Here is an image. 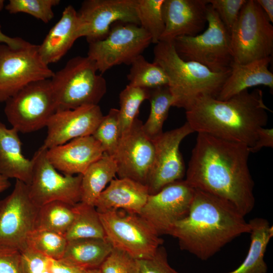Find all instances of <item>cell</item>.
<instances>
[{
    "instance_id": "45",
    "label": "cell",
    "mask_w": 273,
    "mask_h": 273,
    "mask_svg": "<svg viewBox=\"0 0 273 273\" xmlns=\"http://www.w3.org/2000/svg\"><path fill=\"white\" fill-rule=\"evenodd\" d=\"M271 23L273 22V1L256 0Z\"/></svg>"
},
{
    "instance_id": "13",
    "label": "cell",
    "mask_w": 273,
    "mask_h": 273,
    "mask_svg": "<svg viewBox=\"0 0 273 273\" xmlns=\"http://www.w3.org/2000/svg\"><path fill=\"white\" fill-rule=\"evenodd\" d=\"M47 149L41 146L34 153L29 194L38 207L53 201L74 205L81 201L82 174H61L47 156Z\"/></svg>"
},
{
    "instance_id": "32",
    "label": "cell",
    "mask_w": 273,
    "mask_h": 273,
    "mask_svg": "<svg viewBox=\"0 0 273 273\" xmlns=\"http://www.w3.org/2000/svg\"><path fill=\"white\" fill-rule=\"evenodd\" d=\"M164 0H136L135 7L140 26L151 36L152 43L160 41L165 29L162 13Z\"/></svg>"
},
{
    "instance_id": "3",
    "label": "cell",
    "mask_w": 273,
    "mask_h": 273,
    "mask_svg": "<svg viewBox=\"0 0 273 273\" xmlns=\"http://www.w3.org/2000/svg\"><path fill=\"white\" fill-rule=\"evenodd\" d=\"M268 111L263 92L258 88L242 91L226 100L204 96L186 111L187 122L194 132L205 133L249 147L257 132L266 125Z\"/></svg>"
},
{
    "instance_id": "48",
    "label": "cell",
    "mask_w": 273,
    "mask_h": 273,
    "mask_svg": "<svg viewBox=\"0 0 273 273\" xmlns=\"http://www.w3.org/2000/svg\"><path fill=\"white\" fill-rule=\"evenodd\" d=\"M4 4H5V1L0 0V11H1L3 9V8L5 7Z\"/></svg>"
},
{
    "instance_id": "41",
    "label": "cell",
    "mask_w": 273,
    "mask_h": 273,
    "mask_svg": "<svg viewBox=\"0 0 273 273\" xmlns=\"http://www.w3.org/2000/svg\"><path fill=\"white\" fill-rule=\"evenodd\" d=\"M0 273H24L21 252L0 249Z\"/></svg>"
},
{
    "instance_id": "17",
    "label": "cell",
    "mask_w": 273,
    "mask_h": 273,
    "mask_svg": "<svg viewBox=\"0 0 273 273\" xmlns=\"http://www.w3.org/2000/svg\"><path fill=\"white\" fill-rule=\"evenodd\" d=\"M142 122L135 119L130 128L121 135L112 156L119 178H128L146 185L154 155L152 140L144 132Z\"/></svg>"
},
{
    "instance_id": "19",
    "label": "cell",
    "mask_w": 273,
    "mask_h": 273,
    "mask_svg": "<svg viewBox=\"0 0 273 273\" xmlns=\"http://www.w3.org/2000/svg\"><path fill=\"white\" fill-rule=\"evenodd\" d=\"M208 5V0H164L165 29L160 41L172 42L179 36L199 34L207 23Z\"/></svg>"
},
{
    "instance_id": "10",
    "label": "cell",
    "mask_w": 273,
    "mask_h": 273,
    "mask_svg": "<svg viewBox=\"0 0 273 273\" xmlns=\"http://www.w3.org/2000/svg\"><path fill=\"white\" fill-rule=\"evenodd\" d=\"M151 43V36L140 25L117 22L105 38L88 43L87 56L102 74L116 65H131Z\"/></svg>"
},
{
    "instance_id": "28",
    "label": "cell",
    "mask_w": 273,
    "mask_h": 273,
    "mask_svg": "<svg viewBox=\"0 0 273 273\" xmlns=\"http://www.w3.org/2000/svg\"><path fill=\"white\" fill-rule=\"evenodd\" d=\"M75 215L74 205L61 201H53L39 208L34 229L65 236Z\"/></svg>"
},
{
    "instance_id": "21",
    "label": "cell",
    "mask_w": 273,
    "mask_h": 273,
    "mask_svg": "<svg viewBox=\"0 0 273 273\" xmlns=\"http://www.w3.org/2000/svg\"><path fill=\"white\" fill-rule=\"evenodd\" d=\"M149 195L146 185L128 178H113L96 201L99 213L123 210L139 214Z\"/></svg>"
},
{
    "instance_id": "5",
    "label": "cell",
    "mask_w": 273,
    "mask_h": 273,
    "mask_svg": "<svg viewBox=\"0 0 273 273\" xmlns=\"http://www.w3.org/2000/svg\"><path fill=\"white\" fill-rule=\"evenodd\" d=\"M87 56L71 58L50 79L57 110L98 105L107 92L105 79Z\"/></svg>"
},
{
    "instance_id": "30",
    "label": "cell",
    "mask_w": 273,
    "mask_h": 273,
    "mask_svg": "<svg viewBox=\"0 0 273 273\" xmlns=\"http://www.w3.org/2000/svg\"><path fill=\"white\" fill-rule=\"evenodd\" d=\"M151 108L146 122L143 124L145 134L151 140L157 138L163 131V125L166 120L169 110L173 106L174 99L168 86L150 89Z\"/></svg>"
},
{
    "instance_id": "16",
    "label": "cell",
    "mask_w": 273,
    "mask_h": 273,
    "mask_svg": "<svg viewBox=\"0 0 273 273\" xmlns=\"http://www.w3.org/2000/svg\"><path fill=\"white\" fill-rule=\"evenodd\" d=\"M195 189L185 180L171 183L149 195L140 215L159 235H167L172 226L188 213Z\"/></svg>"
},
{
    "instance_id": "38",
    "label": "cell",
    "mask_w": 273,
    "mask_h": 273,
    "mask_svg": "<svg viewBox=\"0 0 273 273\" xmlns=\"http://www.w3.org/2000/svg\"><path fill=\"white\" fill-rule=\"evenodd\" d=\"M208 2L230 33L247 0H208Z\"/></svg>"
},
{
    "instance_id": "22",
    "label": "cell",
    "mask_w": 273,
    "mask_h": 273,
    "mask_svg": "<svg viewBox=\"0 0 273 273\" xmlns=\"http://www.w3.org/2000/svg\"><path fill=\"white\" fill-rule=\"evenodd\" d=\"M78 30L77 12L72 5H68L60 20L38 45V52L43 62L49 65L59 61L79 38Z\"/></svg>"
},
{
    "instance_id": "39",
    "label": "cell",
    "mask_w": 273,
    "mask_h": 273,
    "mask_svg": "<svg viewBox=\"0 0 273 273\" xmlns=\"http://www.w3.org/2000/svg\"><path fill=\"white\" fill-rule=\"evenodd\" d=\"M136 260L138 273H180L170 266L166 251L162 246L151 258Z\"/></svg>"
},
{
    "instance_id": "40",
    "label": "cell",
    "mask_w": 273,
    "mask_h": 273,
    "mask_svg": "<svg viewBox=\"0 0 273 273\" xmlns=\"http://www.w3.org/2000/svg\"><path fill=\"white\" fill-rule=\"evenodd\" d=\"M21 255L24 273H42L48 270L49 257L28 248Z\"/></svg>"
},
{
    "instance_id": "44",
    "label": "cell",
    "mask_w": 273,
    "mask_h": 273,
    "mask_svg": "<svg viewBox=\"0 0 273 273\" xmlns=\"http://www.w3.org/2000/svg\"><path fill=\"white\" fill-rule=\"evenodd\" d=\"M0 43L7 45L13 49H21L29 47L32 44L22 38L10 37L3 32L0 24Z\"/></svg>"
},
{
    "instance_id": "43",
    "label": "cell",
    "mask_w": 273,
    "mask_h": 273,
    "mask_svg": "<svg viewBox=\"0 0 273 273\" xmlns=\"http://www.w3.org/2000/svg\"><path fill=\"white\" fill-rule=\"evenodd\" d=\"M52 273H83L82 269L70 264L61 259H50L49 269Z\"/></svg>"
},
{
    "instance_id": "15",
    "label": "cell",
    "mask_w": 273,
    "mask_h": 273,
    "mask_svg": "<svg viewBox=\"0 0 273 273\" xmlns=\"http://www.w3.org/2000/svg\"><path fill=\"white\" fill-rule=\"evenodd\" d=\"M136 0H85L77 12L79 37L88 43L105 38L117 22L140 25Z\"/></svg>"
},
{
    "instance_id": "14",
    "label": "cell",
    "mask_w": 273,
    "mask_h": 273,
    "mask_svg": "<svg viewBox=\"0 0 273 273\" xmlns=\"http://www.w3.org/2000/svg\"><path fill=\"white\" fill-rule=\"evenodd\" d=\"M193 132L186 122L181 126L163 132L152 140L154 155L146 183L149 195L184 177L186 169L179 146L184 139Z\"/></svg>"
},
{
    "instance_id": "11",
    "label": "cell",
    "mask_w": 273,
    "mask_h": 273,
    "mask_svg": "<svg viewBox=\"0 0 273 273\" xmlns=\"http://www.w3.org/2000/svg\"><path fill=\"white\" fill-rule=\"evenodd\" d=\"M39 208L30 197L28 186L16 180L11 193L0 200V249L22 252L27 248Z\"/></svg>"
},
{
    "instance_id": "34",
    "label": "cell",
    "mask_w": 273,
    "mask_h": 273,
    "mask_svg": "<svg viewBox=\"0 0 273 273\" xmlns=\"http://www.w3.org/2000/svg\"><path fill=\"white\" fill-rule=\"evenodd\" d=\"M67 243L64 236L44 230H34L27 241V248L55 260L62 258Z\"/></svg>"
},
{
    "instance_id": "2",
    "label": "cell",
    "mask_w": 273,
    "mask_h": 273,
    "mask_svg": "<svg viewBox=\"0 0 273 273\" xmlns=\"http://www.w3.org/2000/svg\"><path fill=\"white\" fill-rule=\"evenodd\" d=\"M251 226L229 202L195 190L188 214L167 235L178 240L180 248L206 260L237 237L250 233Z\"/></svg>"
},
{
    "instance_id": "29",
    "label": "cell",
    "mask_w": 273,
    "mask_h": 273,
    "mask_svg": "<svg viewBox=\"0 0 273 273\" xmlns=\"http://www.w3.org/2000/svg\"><path fill=\"white\" fill-rule=\"evenodd\" d=\"M75 215L65 237L67 241L85 238L106 239L99 213L94 206L79 202L74 205Z\"/></svg>"
},
{
    "instance_id": "6",
    "label": "cell",
    "mask_w": 273,
    "mask_h": 273,
    "mask_svg": "<svg viewBox=\"0 0 273 273\" xmlns=\"http://www.w3.org/2000/svg\"><path fill=\"white\" fill-rule=\"evenodd\" d=\"M207 29L194 36H182L172 42L179 57L200 63L216 73L231 70L234 62L230 34L216 12L209 5Z\"/></svg>"
},
{
    "instance_id": "24",
    "label": "cell",
    "mask_w": 273,
    "mask_h": 273,
    "mask_svg": "<svg viewBox=\"0 0 273 273\" xmlns=\"http://www.w3.org/2000/svg\"><path fill=\"white\" fill-rule=\"evenodd\" d=\"M18 133L0 121V174L29 185L32 176L33 160L23 155Z\"/></svg>"
},
{
    "instance_id": "27",
    "label": "cell",
    "mask_w": 273,
    "mask_h": 273,
    "mask_svg": "<svg viewBox=\"0 0 273 273\" xmlns=\"http://www.w3.org/2000/svg\"><path fill=\"white\" fill-rule=\"evenodd\" d=\"M117 171L114 158L104 153L82 174L81 202L94 206L106 186L115 176Z\"/></svg>"
},
{
    "instance_id": "4",
    "label": "cell",
    "mask_w": 273,
    "mask_h": 273,
    "mask_svg": "<svg viewBox=\"0 0 273 273\" xmlns=\"http://www.w3.org/2000/svg\"><path fill=\"white\" fill-rule=\"evenodd\" d=\"M153 53V62L162 68L167 76L173 107L185 111L200 97L217 98L231 72H214L200 63L183 60L172 42H159Z\"/></svg>"
},
{
    "instance_id": "26",
    "label": "cell",
    "mask_w": 273,
    "mask_h": 273,
    "mask_svg": "<svg viewBox=\"0 0 273 273\" xmlns=\"http://www.w3.org/2000/svg\"><path fill=\"white\" fill-rule=\"evenodd\" d=\"M251 226L250 244L248 252L241 265L234 270L225 273H267L264 254L273 236L272 226L267 219L254 218L249 221Z\"/></svg>"
},
{
    "instance_id": "1",
    "label": "cell",
    "mask_w": 273,
    "mask_h": 273,
    "mask_svg": "<svg viewBox=\"0 0 273 273\" xmlns=\"http://www.w3.org/2000/svg\"><path fill=\"white\" fill-rule=\"evenodd\" d=\"M250 154L245 144L198 133L185 180L195 190L229 202L245 216L255 202Z\"/></svg>"
},
{
    "instance_id": "42",
    "label": "cell",
    "mask_w": 273,
    "mask_h": 273,
    "mask_svg": "<svg viewBox=\"0 0 273 273\" xmlns=\"http://www.w3.org/2000/svg\"><path fill=\"white\" fill-rule=\"evenodd\" d=\"M263 147H273V129L261 127L257 132L256 140L252 147L249 148L250 153H256Z\"/></svg>"
},
{
    "instance_id": "31",
    "label": "cell",
    "mask_w": 273,
    "mask_h": 273,
    "mask_svg": "<svg viewBox=\"0 0 273 273\" xmlns=\"http://www.w3.org/2000/svg\"><path fill=\"white\" fill-rule=\"evenodd\" d=\"M130 65L127 75L128 85L149 89L168 85V79L162 68L154 62H148L142 55Z\"/></svg>"
},
{
    "instance_id": "35",
    "label": "cell",
    "mask_w": 273,
    "mask_h": 273,
    "mask_svg": "<svg viewBox=\"0 0 273 273\" xmlns=\"http://www.w3.org/2000/svg\"><path fill=\"white\" fill-rule=\"evenodd\" d=\"M119 110L111 108L103 116L92 135L100 143L104 153L112 156L121 137Z\"/></svg>"
},
{
    "instance_id": "49",
    "label": "cell",
    "mask_w": 273,
    "mask_h": 273,
    "mask_svg": "<svg viewBox=\"0 0 273 273\" xmlns=\"http://www.w3.org/2000/svg\"><path fill=\"white\" fill-rule=\"evenodd\" d=\"M42 273H52L49 269L43 272Z\"/></svg>"
},
{
    "instance_id": "7",
    "label": "cell",
    "mask_w": 273,
    "mask_h": 273,
    "mask_svg": "<svg viewBox=\"0 0 273 273\" xmlns=\"http://www.w3.org/2000/svg\"><path fill=\"white\" fill-rule=\"evenodd\" d=\"M99 213L106 238L113 248L136 260L151 258L163 243L156 231L139 214L123 210Z\"/></svg>"
},
{
    "instance_id": "23",
    "label": "cell",
    "mask_w": 273,
    "mask_h": 273,
    "mask_svg": "<svg viewBox=\"0 0 273 273\" xmlns=\"http://www.w3.org/2000/svg\"><path fill=\"white\" fill-rule=\"evenodd\" d=\"M272 59L269 57L247 64L233 62L231 72L217 97L219 100H226L249 88L258 86H267L273 89V74L268 69Z\"/></svg>"
},
{
    "instance_id": "8",
    "label": "cell",
    "mask_w": 273,
    "mask_h": 273,
    "mask_svg": "<svg viewBox=\"0 0 273 273\" xmlns=\"http://www.w3.org/2000/svg\"><path fill=\"white\" fill-rule=\"evenodd\" d=\"M230 34L234 62L244 64L272 57L273 26L256 0H247Z\"/></svg>"
},
{
    "instance_id": "12",
    "label": "cell",
    "mask_w": 273,
    "mask_h": 273,
    "mask_svg": "<svg viewBox=\"0 0 273 273\" xmlns=\"http://www.w3.org/2000/svg\"><path fill=\"white\" fill-rule=\"evenodd\" d=\"M54 73L39 56L38 45L13 49L0 44V102L31 82L51 79Z\"/></svg>"
},
{
    "instance_id": "36",
    "label": "cell",
    "mask_w": 273,
    "mask_h": 273,
    "mask_svg": "<svg viewBox=\"0 0 273 273\" xmlns=\"http://www.w3.org/2000/svg\"><path fill=\"white\" fill-rule=\"evenodd\" d=\"M60 0H10L5 7L10 14L24 13L48 23L54 16L53 9Z\"/></svg>"
},
{
    "instance_id": "46",
    "label": "cell",
    "mask_w": 273,
    "mask_h": 273,
    "mask_svg": "<svg viewBox=\"0 0 273 273\" xmlns=\"http://www.w3.org/2000/svg\"><path fill=\"white\" fill-rule=\"evenodd\" d=\"M11 185L8 178L0 174V193L7 190Z\"/></svg>"
},
{
    "instance_id": "47",
    "label": "cell",
    "mask_w": 273,
    "mask_h": 273,
    "mask_svg": "<svg viewBox=\"0 0 273 273\" xmlns=\"http://www.w3.org/2000/svg\"><path fill=\"white\" fill-rule=\"evenodd\" d=\"M83 273H102L100 268H95L92 269H86Z\"/></svg>"
},
{
    "instance_id": "9",
    "label": "cell",
    "mask_w": 273,
    "mask_h": 273,
    "mask_svg": "<svg viewBox=\"0 0 273 273\" xmlns=\"http://www.w3.org/2000/svg\"><path fill=\"white\" fill-rule=\"evenodd\" d=\"M4 113L12 127L30 133L46 127L57 111L50 79L31 82L5 102Z\"/></svg>"
},
{
    "instance_id": "37",
    "label": "cell",
    "mask_w": 273,
    "mask_h": 273,
    "mask_svg": "<svg viewBox=\"0 0 273 273\" xmlns=\"http://www.w3.org/2000/svg\"><path fill=\"white\" fill-rule=\"evenodd\" d=\"M99 268L102 273H138L137 260L126 252L115 248Z\"/></svg>"
},
{
    "instance_id": "25",
    "label": "cell",
    "mask_w": 273,
    "mask_h": 273,
    "mask_svg": "<svg viewBox=\"0 0 273 273\" xmlns=\"http://www.w3.org/2000/svg\"><path fill=\"white\" fill-rule=\"evenodd\" d=\"M112 249L106 239L69 240L61 259L83 270L99 268Z\"/></svg>"
},
{
    "instance_id": "18",
    "label": "cell",
    "mask_w": 273,
    "mask_h": 273,
    "mask_svg": "<svg viewBox=\"0 0 273 273\" xmlns=\"http://www.w3.org/2000/svg\"><path fill=\"white\" fill-rule=\"evenodd\" d=\"M103 115L99 105L57 110L47 124V135L41 145L46 149L93 134Z\"/></svg>"
},
{
    "instance_id": "33",
    "label": "cell",
    "mask_w": 273,
    "mask_h": 273,
    "mask_svg": "<svg viewBox=\"0 0 273 273\" xmlns=\"http://www.w3.org/2000/svg\"><path fill=\"white\" fill-rule=\"evenodd\" d=\"M150 89L127 85L119 94V117L121 134L131 126L142 103L148 100Z\"/></svg>"
},
{
    "instance_id": "20",
    "label": "cell",
    "mask_w": 273,
    "mask_h": 273,
    "mask_svg": "<svg viewBox=\"0 0 273 273\" xmlns=\"http://www.w3.org/2000/svg\"><path fill=\"white\" fill-rule=\"evenodd\" d=\"M104 153L100 143L91 135L47 149V156L56 169L74 175L82 174Z\"/></svg>"
}]
</instances>
